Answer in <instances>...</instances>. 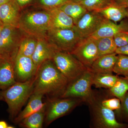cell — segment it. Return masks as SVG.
I'll use <instances>...</instances> for the list:
<instances>
[{"instance_id": "6da1fadb", "label": "cell", "mask_w": 128, "mask_h": 128, "mask_svg": "<svg viewBox=\"0 0 128 128\" xmlns=\"http://www.w3.org/2000/svg\"><path fill=\"white\" fill-rule=\"evenodd\" d=\"M68 80L53 62L48 60L38 68L35 76L33 93L60 98L69 84Z\"/></svg>"}, {"instance_id": "7a4b0ae2", "label": "cell", "mask_w": 128, "mask_h": 128, "mask_svg": "<svg viewBox=\"0 0 128 128\" xmlns=\"http://www.w3.org/2000/svg\"><path fill=\"white\" fill-rule=\"evenodd\" d=\"M34 80L35 76L25 82H16L2 91L3 100L8 106V111L12 121L21 112L22 107L33 93Z\"/></svg>"}, {"instance_id": "3957f363", "label": "cell", "mask_w": 128, "mask_h": 128, "mask_svg": "<svg viewBox=\"0 0 128 128\" xmlns=\"http://www.w3.org/2000/svg\"><path fill=\"white\" fill-rule=\"evenodd\" d=\"M43 10L21 14L18 28L26 34L37 38L46 37L51 28V17L49 12Z\"/></svg>"}, {"instance_id": "277c9868", "label": "cell", "mask_w": 128, "mask_h": 128, "mask_svg": "<svg viewBox=\"0 0 128 128\" xmlns=\"http://www.w3.org/2000/svg\"><path fill=\"white\" fill-rule=\"evenodd\" d=\"M93 74L88 68L80 77L69 83L60 98H80L89 104L92 103L96 97L92 89Z\"/></svg>"}, {"instance_id": "5b68a950", "label": "cell", "mask_w": 128, "mask_h": 128, "mask_svg": "<svg viewBox=\"0 0 128 128\" xmlns=\"http://www.w3.org/2000/svg\"><path fill=\"white\" fill-rule=\"evenodd\" d=\"M25 34L19 28L4 25L0 34V57L15 61L21 40Z\"/></svg>"}, {"instance_id": "8992f818", "label": "cell", "mask_w": 128, "mask_h": 128, "mask_svg": "<svg viewBox=\"0 0 128 128\" xmlns=\"http://www.w3.org/2000/svg\"><path fill=\"white\" fill-rule=\"evenodd\" d=\"M52 60L70 83L80 77L88 68L70 53L58 51Z\"/></svg>"}, {"instance_id": "52a82bcc", "label": "cell", "mask_w": 128, "mask_h": 128, "mask_svg": "<svg viewBox=\"0 0 128 128\" xmlns=\"http://www.w3.org/2000/svg\"><path fill=\"white\" fill-rule=\"evenodd\" d=\"M83 102L82 99L75 98H49L46 102L44 122L47 125L68 114Z\"/></svg>"}, {"instance_id": "ba28073f", "label": "cell", "mask_w": 128, "mask_h": 128, "mask_svg": "<svg viewBox=\"0 0 128 128\" xmlns=\"http://www.w3.org/2000/svg\"><path fill=\"white\" fill-rule=\"evenodd\" d=\"M46 38L59 51L69 53L82 40L73 28H51Z\"/></svg>"}, {"instance_id": "9c48e42d", "label": "cell", "mask_w": 128, "mask_h": 128, "mask_svg": "<svg viewBox=\"0 0 128 128\" xmlns=\"http://www.w3.org/2000/svg\"><path fill=\"white\" fill-rule=\"evenodd\" d=\"M94 127L98 128H124L128 124L118 122L113 111L104 106L100 100L95 99L89 104Z\"/></svg>"}, {"instance_id": "30bf717a", "label": "cell", "mask_w": 128, "mask_h": 128, "mask_svg": "<svg viewBox=\"0 0 128 128\" xmlns=\"http://www.w3.org/2000/svg\"><path fill=\"white\" fill-rule=\"evenodd\" d=\"M70 53L88 68L99 57L96 39L90 36L82 39Z\"/></svg>"}, {"instance_id": "8fae6325", "label": "cell", "mask_w": 128, "mask_h": 128, "mask_svg": "<svg viewBox=\"0 0 128 128\" xmlns=\"http://www.w3.org/2000/svg\"><path fill=\"white\" fill-rule=\"evenodd\" d=\"M105 18L96 11H88L74 25L73 29L81 39L90 36Z\"/></svg>"}, {"instance_id": "7c38bea8", "label": "cell", "mask_w": 128, "mask_h": 128, "mask_svg": "<svg viewBox=\"0 0 128 128\" xmlns=\"http://www.w3.org/2000/svg\"><path fill=\"white\" fill-rule=\"evenodd\" d=\"M16 81L25 82L34 77L38 69L32 57L17 54L14 61Z\"/></svg>"}, {"instance_id": "4fadbf2b", "label": "cell", "mask_w": 128, "mask_h": 128, "mask_svg": "<svg viewBox=\"0 0 128 128\" xmlns=\"http://www.w3.org/2000/svg\"><path fill=\"white\" fill-rule=\"evenodd\" d=\"M58 51L46 37L38 38L36 46L32 58L38 69L44 61L52 60Z\"/></svg>"}, {"instance_id": "5bb4252c", "label": "cell", "mask_w": 128, "mask_h": 128, "mask_svg": "<svg viewBox=\"0 0 128 128\" xmlns=\"http://www.w3.org/2000/svg\"><path fill=\"white\" fill-rule=\"evenodd\" d=\"M22 8L16 0H10L0 6V17L4 25L18 28Z\"/></svg>"}, {"instance_id": "9a60e30c", "label": "cell", "mask_w": 128, "mask_h": 128, "mask_svg": "<svg viewBox=\"0 0 128 128\" xmlns=\"http://www.w3.org/2000/svg\"><path fill=\"white\" fill-rule=\"evenodd\" d=\"M128 32V22L122 21L119 24H118L105 18L97 30L90 37L95 39L105 37H113L118 33Z\"/></svg>"}, {"instance_id": "2e32d148", "label": "cell", "mask_w": 128, "mask_h": 128, "mask_svg": "<svg viewBox=\"0 0 128 128\" xmlns=\"http://www.w3.org/2000/svg\"><path fill=\"white\" fill-rule=\"evenodd\" d=\"M14 61L0 57V89L6 90L16 83Z\"/></svg>"}, {"instance_id": "e0dca14e", "label": "cell", "mask_w": 128, "mask_h": 128, "mask_svg": "<svg viewBox=\"0 0 128 128\" xmlns=\"http://www.w3.org/2000/svg\"><path fill=\"white\" fill-rule=\"evenodd\" d=\"M43 96L41 94H32L25 108L19 113L13 121L14 123L18 124L26 117L46 107V102H42Z\"/></svg>"}, {"instance_id": "ac0fdd59", "label": "cell", "mask_w": 128, "mask_h": 128, "mask_svg": "<svg viewBox=\"0 0 128 128\" xmlns=\"http://www.w3.org/2000/svg\"><path fill=\"white\" fill-rule=\"evenodd\" d=\"M118 55L115 53L100 56L89 68L95 73H112Z\"/></svg>"}, {"instance_id": "d6986e66", "label": "cell", "mask_w": 128, "mask_h": 128, "mask_svg": "<svg viewBox=\"0 0 128 128\" xmlns=\"http://www.w3.org/2000/svg\"><path fill=\"white\" fill-rule=\"evenodd\" d=\"M48 11L50 13L51 17V28H74V24L72 18L59 8Z\"/></svg>"}, {"instance_id": "ffe728a7", "label": "cell", "mask_w": 128, "mask_h": 128, "mask_svg": "<svg viewBox=\"0 0 128 128\" xmlns=\"http://www.w3.org/2000/svg\"><path fill=\"white\" fill-rule=\"evenodd\" d=\"M97 11L105 18L115 23L120 22L128 16V8L119 6L114 2Z\"/></svg>"}, {"instance_id": "44dd1931", "label": "cell", "mask_w": 128, "mask_h": 128, "mask_svg": "<svg viewBox=\"0 0 128 128\" xmlns=\"http://www.w3.org/2000/svg\"><path fill=\"white\" fill-rule=\"evenodd\" d=\"M73 19L76 24L88 10L80 2L70 0L59 8Z\"/></svg>"}, {"instance_id": "7402d4cb", "label": "cell", "mask_w": 128, "mask_h": 128, "mask_svg": "<svg viewBox=\"0 0 128 128\" xmlns=\"http://www.w3.org/2000/svg\"><path fill=\"white\" fill-rule=\"evenodd\" d=\"M46 107L38 112L26 117L18 124L22 127L26 128H42L45 118Z\"/></svg>"}, {"instance_id": "603a6c76", "label": "cell", "mask_w": 128, "mask_h": 128, "mask_svg": "<svg viewBox=\"0 0 128 128\" xmlns=\"http://www.w3.org/2000/svg\"><path fill=\"white\" fill-rule=\"evenodd\" d=\"M118 78L112 73H94L92 83L97 88L109 89L114 86Z\"/></svg>"}, {"instance_id": "cb8c5ba5", "label": "cell", "mask_w": 128, "mask_h": 128, "mask_svg": "<svg viewBox=\"0 0 128 128\" xmlns=\"http://www.w3.org/2000/svg\"><path fill=\"white\" fill-rule=\"evenodd\" d=\"M38 38L25 34L21 40L18 54L32 57L36 46Z\"/></svg>"}, {"instance_id": "d4e9b609", "label": "cell", "mask_w": 128, "mask_h": 128, "mask_svg": "<svg viewBox=\"0 0 128 128\" xmlns=\"http://www.w3.org/2000/svg\"><path fill=\"white\" fill-rule=\"evenodd\" d=\"M96 40L99 57L115 53L117 47L113 37H105Z\"/></svg>"}, {"instance_id": "484cf974", "label": "cell", "mask_w": 128, "mask_h": 128, "mask_svg": "<svg viewBox=\"0 0 128 128\" xmlns=\"http://www.w3.org/2000/svg\"><path fill=\"white\" fill-rule=\"evenodd\" d=\"M108 91L112 96L119 98L121 102L128 92V81L124 78L119 77Z\"/></svg>"}, {"instance_id": "4316f807", "label": "cell", "mask_w": 128, "mask_h": 128, "mask_svg": "<svg viewBox=\"0 0 128 128\" xmlns=\"http://www.w3.org/2000/svg\"><path fill=\"white\" fill-rule=\"evenodd\" d=\"M114 2V0H83L80 3L88 11H97L108 6Z\"/></svg>"}, {"instance_id": "83f0119b", "label": "cell", "mask_w": 128, "mask_h": 128, "mask_svg": "<svg viewBox=\"0 0 128 128\" xmlns=\"http://www.w3.org/2000/svg\"><path fill=\"white\" fill-rule=\"evenodd\" d=\"M118 58L114 67L113 72L118 75L124 76L128 75V56L117 54Z\"/></svg>"}, {"instance_id": "f1b7e54d", "label": "cell", "mask_w": 128, "mask_h": 128, "mask_svg": "<svg viewBox=\"0 0 128 128\" xmlns=\"http://www.w3.org/2000/svg\"><path fill=\"white\" fill-rule=\"evenodd\" d=\"M70 0H34L33 4L36 7L49 10L54 8H59Z\"/></svg>"}, {"instance_id": "f546056e", "label": "cell", "mask_w": 128, "mask_h": 128, "mask_svg": "<svg viewBox=\"0 0 128 128\" xmlns=\"http://www.w3.org/2000/svg\"><path fill=\"white\" fill-rule=\"evenodd\" d=\"M101 103L104 106L112 110H121V102L119 98H106L100 100Z\"/></svg>"}, {"instance_id": "4dcf8cb0", "label": "cell", "mask_w": 128, "mask_h": 128, "mask_svg": "<svg viewBox=\"0 0 128 128\" xmlns=\"http://www.w3.org/2000/svg\"><path fill=\"white\" fill-rule=\"evenodd\" d=\"M113 38L117 48L128 44V32L118 33Z\"/></svg>"}, {"instance_id": "1f68e13d", "label": "cell", "mask_w": 128, "mask_h": 128, "mask_svg": "<svg viewBox=\"0 0 128 128\" xmlns=\"http://www.w3.org/2000/svg\"><path fill=\"white\" fill-rule=\"evenodd\" d=\"M121 109L124 116L128 120V92L126 93L121 102Z\"/></svg>"}, {"instance_id": "d6a6232c", "label": "cell", "mask_w": 128, "mask_h": 128, "mask_svg": "<svg viewBox=\"0 0 128 128\" xmlns=\"http://www.w3.org/2000/svg\"><path fill=\"white\" fill-rule=\"evenodd\" d=\"M115 53L117 54H123L128 56V44L117 48Z\"/></svg>"}, {"instance_id": "836d02e7", "label": "cell", "mask_w": 128, "mask_h": 128, "mask_svg": "<svg viewBox=\"0 0 128 128\" xmlns=\"http://www.w3.org/2000/svg\"><path fill=\"white\" fill-rule=\"evenodd\" d=\"M20 7L22 9L23 8L27 6L32 4L34 0H16Z\"/></svg>"}, {"instance_id": "e575fe53", "label": "cell", "mask_w": 128, "mask_h": 128, "mask_svg": "<svg viewBox=\"0 0 128 128\" xmlns=\"http://www.w3.org/2000/svg\"><path fill=\"white\" fill-rule=\"evenodd\" d=\"M114 2L117 4L128 8V0H114Z\"/></svg>"}, {"instance_id": "d590c367", "label": "cell", "mask_w": 128, "mask_h": 128, "mask_svg": "<svg viewBox=\"0 0 128 128\" xmlns=\"http://www.w3.org/2000/svg\"><path fill=\"white\" fill-rule=\"evenodd\" d=\"M8 124L6 122L4 121H0V128H7Z\"/></svg>"}, {"instance_id": "8d00e7d4", "label": "cell", "mask_w": 128, "mask_h": 128, "mask_svg": "<svg viewBox=\"0 0 128 128\" xmlns=\"http://www.w3.org/2000/svg\"><path fill=\"white\" fill-rule=\"evenodd\" d=\"M9 0H0V6Z\"/></svg>"}, {"instance_id": "74e56055", "label": "cell", "mask_w": 128, "mask_h": 128, "mask_svg": "<svg viewBox=\"0 0 128 128\" xmlns=\"http://www.w3.org/2000/svg\"><path fill=\"white\" fill-rule=\"evenodd\" d=\"M2 100H3V98L2 94V91H0V101Z\"/></svg>"}, {"instance_id": "f35d334b", "label": "cell", "mask_w": 128, "mask_h": 128, "mask_svg": "<svg viewBox=\"0 0 128 128\" xmlns=\"http://www.w3.org/2000/svg\"><path fill=\"white\" fill-rule=\"evenodd\" d=\"M72 0L76 2H81L82 1V0Z\"/></svg>"}, {"instance_id": "ab89813d", "label": "cell", "mask_w": 128, "mask_h": 128, "mask_svg": "<svg viewBox=\"0 0 128 128\" xmlns=\"http://www.w3.org/2000/svg\"><path fill=\"white\" fill-rule=\"evenodd\" d=\"M4 26L3 24H2V22L1 20L0 17V26Z\"/></svg>"}, {"instance_id": "60d3db41", "label": "cell", "mask_w": 128, "mask_h": 128, "mask_svg": "<svg viewBox=\"0 0 128 128\" xmlns=\"http://www.w3.org/2000/svg\"><path fill=\"white\" fill-rule=\"evenodd\" d=\"M15 128V127L14 126H11V125H8V126L7 128Z\"/></svg>"}, {"instance_id": "b9f144b4", "label": "cell", "mask_w": 128, "mask_h": 128, "mask_svg": "<svg viewBox=\"0 0 128 128\" xmlns=\"http://www.w3.org/2000/svg\"><path fill=\"white\" fill-rule=\"evenodd\" d=\"M3 26H0V34L1 32H2V28L3 27Z\"/></svg>"}, {"instance_id": "7bdbcfd3", "label": "cell", "mask_w": 128, "mask_h": 128, "mask_svg": "<svg viewBox=\"0 0 128 128\" xmlns=\"http://www.w3.org/2000/svg\"><path fill=\"white\" fill-rule=\"evenodd\" d=\"M124 78H125V79H126V80L128 81V75L124 76Z\"/></svg>"}, {"instance_id": "ee69618b", "label": "cell", "mask_w": 128, "mask_h": 128, "mask_svg": "<svg viewBox=\"0 0 128 128\" xmlns=\"http://www.w3.org/2000/svg\"></svg>"}]
</instances>
